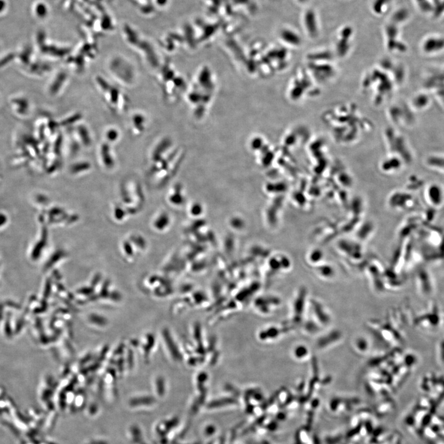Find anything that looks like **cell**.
I'll list each match as a JSON object with an SVG mask.
<instances>
[{
    "instance_id": "obj_8",
    "label": "cell",
    "mask_w": 444,
    "mask_h": 444,
    "mask_svg": "<svg viewBox=\"0 0 444 444\" xmlns=\"http://www.w3.org/2000/svg\"><path fill=\"white\" fill-rule=\"evenodd\" d=\"M106 137L109 142H115L118 139L119 134L115 129H110L107 131Z\"/></svg>"
},
{
    "instance_id": "obj_2",
    "label": "cell",
    "mask_w": 444,
    "mask_h": 444,
    "mask_svg": "<svg viewBox=\"0 0 444 444\" xmlns=\"http://www.w3.org/2000/svg\"><path fill=\"white\" fill-rule=\"evenodd\" d=\"M304 25L308 34L311 37H316L318 34L317 21L313 10H309L306 12L304 18Z\"/></svg>"
},
{
    "instance_id": "obj_6",
    "label": "cell",
    "mask_w": 444,
    "mask_h": 444,
    "mask_svg": "<svg viewBox=\"0 0 444 444\" xmlns=\"http://www.w3.org/2000/svg\"><path fill=\"white\" fill-rule=\"evenodd\" d=\"M281 35L285 40L289 42V43L295 45V46H298L300 43V41H301L299 36L295 34V32L289 31V30H285V31L282 32Z\"/></svg>"
},
{
    "instance_id": "obj_5",
    "label": "cell",
    "mask_w": 444,
    "mask_h": 444,
    "mask_svg": "<svg viewBox=\"0 0 444 444\" xmlns=\"http://www.w3.org/2000/svg\"><path fill=\"white\" fill-rule=\"evenodd\" d=\"M145 122V118L140 114L132 117V127H133V130L134 129V130L136 131V134H139L143 131Z\"/></svg>"
},
{
    "instance_id": "obj_4",
    "label": "cell",
    "mask_w": 444,
    "mask_h": 444,
    "mask_svg": "<svg viewBox=\"0 0 444 444\" xmlns=\"http://www.w3.org/2000/svg\"><path fill=\"white\" fill-rule=\"evenodd\" d=\"M391 0H375L373 3V11L377 15H381L386 13L388 10V5Z\"/></svg>"
},
{
    "instance_id": "obj_7",
    "label": "cell",
    "mask_w": 444,
    "mask_h": 444,
    "mask_svg": "<svg viewBox=\"0 0 444 444\" xmlns=\"http://www.w3.org/2000/svg\"><path fill=\"white\" fill-rule=\"evenodd\" d=\"M408 13L406 10H401L396 12L393 16L392 19L395 23L403 22L407 19Z\"/></svg>"
},
{
    "instance_id": "obj_1",
    "label": "cell",
    "mask_w": 444,
    "mask_h": 444,
    "mask_svg": "<svg viewBox=\"0 0 444 444\" xmlns=\"http://www.w3.org/2000/svg\"><path fill=\"white\" fill-rule=\"evenodd\" d=\"M97 83L100 87L102 92L103 93L104 98L107 102L108 104L113 110L115 111L124 110L125 108L120 104V101L125 104L124 96H123L121 92L118 88L108 84L106 80L100 77L97 78Z\"/></svg>"
},
{
    "instance_id": "obj_3",
    "label": "cell",
    "mask_w": 444,
    "mask_h": 444,
    "mask_svg": "<svg viewBox=\"0 0 444 444\" xmlns=\"http://www.w3.org/2000/svg\"><path fill=\"white\" fill-rule=\"evenodd\" d=\"M353 30L351 27L347 26L342 29L340 33L341 39L338 43V49L341 52L346 51L348 49V40L352 36Z\"/></svg>"
}]
</instances>
